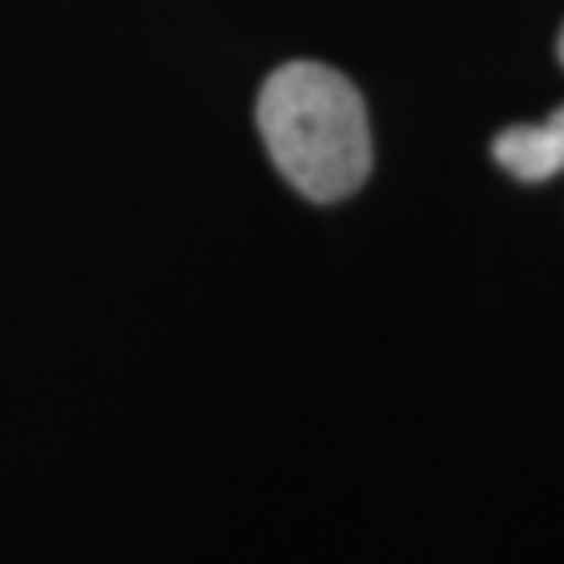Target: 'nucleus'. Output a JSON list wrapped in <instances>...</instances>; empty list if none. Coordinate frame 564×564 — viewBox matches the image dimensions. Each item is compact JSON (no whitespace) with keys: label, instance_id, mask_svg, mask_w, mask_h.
<instances>
[{"label":"nucleus","instance_id":"nucleus-1","mask_svg":"<svg viewBox=\"0 0 564 564\" xmlns=\"http://www.w3.org/2000/svg\"><path fill=\"white\" fill-rule=\"evenodd\" d=\"M258 126L282 176L314 202H339L370 173L373 144L361 95L323 63L276 69L263 85Z\"/></svg>","mask_w":564,"mask_h":564},{"label":"nucleus","instance_id":"nucleus-2","mask_svg":"<svg viewBox=\"0 0 564 564\" xmlns=\"http://www.w3.org/2000/svg\"><path fill=\"white\" fill-rule=\"evenodd\" d=\"M492 154L518 180L545 182L558 176L564 170V107L545 122L505 129Z\"/></svg>","mask_w":564,"mask_h":564},{"label":"nucleus","instance_id":"nucleus-3","mask_svg":"<svg viewBox=\"0 0 564 564\" xmlns=\"http://www.w3.org/2000/svg\"><path fill=\"white\" fill-rule=\"evenodd\" d=\"M558 54H562V63H564V29H562V39H558Z\"/></svg>","mask_w":564,"mask_h":564}]
</instances>
